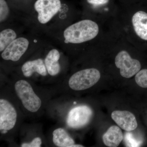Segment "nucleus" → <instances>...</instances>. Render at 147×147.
<instances>
[{
  "mask_svg": "<svg viewBox=\"0 0 147 147\" xmlns=\"http://www.w3.org/2000/svg\"><path fill=\"white\" fill-rule=\"evenodd\" d=\"M21 71L24 76L28 78L35 72L43 76H47L48 73L45 63L41 59L26 62L22 65Z\"/></svg>",
  "mask_w": 147,
  "mask_h": 147,
  "instance_id": "10",
  "label": "nucleus"
},
{
  "mask_svg": "<svg viewBox=\"0 0 147 147\" xmlns=\"http://www.w3.org/2000/svg\"><path fill=\"white\" fill-rule=\"evenodd\" d=\"M14 89L26 110L32 113H36L39 110L42 101L29 82L24 80H18L14 85Z\"/></svg>",
  "mask_w": 147,
  "mask_h": 147,
  "instance_id": "2",
  "label": "nucleus"
},
{
  "mask_svg": "<svg viewBox=\"0 0 147 147\" xmlns=\"http://www.w3.org/2000/svg\"><path fill=\"white\" fill-rule=\"evenodd\" d=\"M42 140L39 137L34 138L29 143H24L21 145L22 147H40L42 145Z\"/></svg>",
  "mask_w": 147,
  "mask_h": 147,
  "instance_id": "18",
  "label": "nucleus"
},
{
  "mask_svg": "<svg viewBox=\"0 0 147 147\" xmlns=\"http://www.w3.org/2000/svg\"><path fill=\"white\" fill-rule=\"evenodd\" d=\"M136 34L141 39L147 40V13L139 11L134 13L131 19Z\"/></svg>",
  "mask_w": 147,
  "mask_h": 147,
  "instance_id": "11",
  "label": "nucleus"
},
{
  "mask_svg": "<svg viewBox=\"0 0 147 147\" xmlns=\"http://www.w3.org/2000/svg\"><path fill=\"white\" fill-rule=\"evenodd\" d=\"M84 147V146L82 145H79V144H73L70 146L69 147Z\"/></svg>",
  "mask_w": 147,
  "mask_h": 147,
  "instance_id": "21",
  "label": "nucleus"
},
{
  "mask_svg": "<svg viewBox=\"0 0 147 147\" xmlns=\"http://www.w3.org/2000/svg\"><path fill=\"white\" fill-rule=\"evenodd\" d=\"M29 45L28 40L26 38H16L2 52L1 57L4 60L17 61L26 53Z\"/></svg>",
  "mask_w": 147,
  "mask_h": 147,
  "instance_id": "8",
  "label": "nucleus"
},
{
  "mask_svg": "<svg viewBox=\"0 0 147 147\" xmlns=\"http://www.w3.org/2000/svg\"><path fill=\"white\" fill-rule=\"evenodd\" d=\"M60 54L57 50H50L45 57L44 63L47 71L50 76H57L61 71V65L59 62Z\"/></svg>",
  "mask_w": 147,
  "mask_h": 147,
  "instance_id": "13",
  "label": "nucleus"
},
{
  "mask_svg": "<svg viewBox=\"0 0 147 147\" xmlns=\"http://www.w3.org/2000/svg\"><path fill=\"white\" fill-rule=\"evenodd\" d=\"M135 81L139 87L147 88V69L140 70L135 75Z\"/></svg>",
  "mask_w": 147,
  "mask_h": 147,
  "instance_id": "16",
  "label": "nucleus"
},
{
  "mask_svg": "<svg viewBox=\"0 0 147 147\" xmlns=\"http://www.w3.org/2000/svg\"><path fill=\"white\" fill-rule=\"evenodd\" d=\"M53 142L54 144L59 147H69L74 144L73 139L62 128L55 129L53 132Z\"/></svg>",
  "mask_w": 147,
  "mask_h": 147,
  "instance_id": "14",
  "label": "nucleus"
},
{
  "mask_svg": "<svg viewBox=\"0 0 147 147\" xmlns=\"http://www.w3.org/2000/svg\"><path fill=\"white\" fill-rule=\"evenodd\" d=\"M17 38L15 31L11 29L3 30L0 33V51L2 52L6 47Z\"/></svg>",
  "mask_w": 147,
  "mask_h": 147,
  "instance_id": "15",
  "label": "nucleus"
},
{
  "mask_svg": "<svg viewBox=\"0 0 147 147\" xmlns=\"http://www.w3.org/2000/svg\"><path fill=\"white\" fill-rule=\"evenodd\" d=\"M100 76V72L97 69H82L71 75L69 80V86L74 91L88 89L97 84Z\"/></svg>",
  "mask_w": 147,
  "mask_h": 147,
  "instance_id": "3",
  "label": "nucleus"
},
{
  "mask_svg": "<svg viewBox=\"0 0 147 147\" xmlns=\"http://www.w3.org/2000/svg\"><path fill=\"white\" fill-rule=\"evenodd\" d=\"M111 118L118 126L127 131L135 130L138 126L136 117L127 110H115L111 114Z\"/></svg>",
  "mask_w": 147,
  "mask_h": 147,
  "instance_id": "9",
  "label": "nucleus"
},
{
  "mask_svg": "<svg viewBox=\"0 0 147 147\" xmlns=\"http://www.w3.org/2000/svg\"><path fill=\"white\" fill-rule=\"evenodd\" d=\"M99 27L94 21L84 20L67 28L63 32L65 42L79 44L94 39L98 34Z\"/></svg>",
  "mask_w": 147,
  "mask_h": 147,
  "instance_id": "1",
  "label": "nucleus"
},
{
  "mask_svg": "<svg viewBox=\"0 0 147 147\" xmlns=\"http://www.w3.org/2000/svg\"><path fill=\"white\" fill-rule=\"evenodd\" d=\"M17 113L13 105L7 99H0V130L7 132L14 127L17 121Z\"/></svg>",
  "mask_w": 147,
  "mask_h": 147,
  "instance_id": "7",
  "label": "nucleus"
},
{
  "mask_svg": "<svg viewBox=\"0 0 147 147\" xmlns=\"http://www.w3.org/2000/svg\"><path fill=\"white\" fill-rule=\"evenodd\" d=\"M93 112L89 106L79 105L69 111L67 118V124L71 128H82L90 122Z\"/></svg>",
  "mask_w": 147,
  "mask_h": 147,
  "instance_id": "5",
  "label": "nucleus"
},
{
  "mask_svg": "<svg viewBox=\"0 0 147 147\" xmlns=\"http://www.w3.org/2000/svg\"><path fill=\"white\" fill-rule=\"evenodd\" d=\"M125 139V143L127 146H139V142H137V140L134 139L133 136H131V134L130 133H128L126 134Z\"/></svg>",
  "mask_w": 147,
  "mask_h": 147,
  "instance_id": "19",
  "label": "nucleus"
},
{
  "mask_svg": "<svg viewBox=\"0 0 147 147\" xmlns=\"http://www.w3.org/2000/svg\"><path fill=\"white\" fill-rule=\"evenodd\" d=\"M123 133L120 127L116 125H112L103 134L102 140L106 146L117 147L123 141Z\"/></svg>",
  "mask_w": 147,
  "mask_h": 147,
  "instance_id": "12",
  "label": "nucleus"
},
{
  "mask_svg": "<svg viewBox=\"0 0 147 147\" xmlns=\"http://www.w3.org/2000/svg\"><path fill=\"white\" fill-rule=\"evenodd\" d=\"M9 14V9L5 0H0V22L5 21Z\"/></svg>",
  "mask_w": 147,
  "mask_h": 147,
  "instance_id": "17",
  "label": "nucleus"
},
{
  "mask_svg": "<svg viewBox=\"0 0 147 147\" xmlns=\"http://www.w3.org/2000/svg\"><path fill=\"white\" fill-rule=\"evenodd\" d=\"M116 67L120 69L121 76L126 79L133 77L140 70L142 65L138 60L132 59L128 52L122 50L115 59Z\"/></svg>",
  "mask_w": 147,
  "mask_h": 147,
  "instance_id": "4",
  "label": "nucleus"
},
{
  "mask_svg": "<svg viewBox=\"0 0 147 147\" xmlns=\"http://www.w3.org/2000/svg\"><path fill=\"white\" fill-rule=\"evenodd\" d=\"M88 3L94 6L103 5L109 2L110 0H87Z\"/></svg>",
  "mask_w": 147,
  "mask_h": 147,
  "instance_id": "20",
  "label": "nucleus"
},
{
  "mask_svg": "<svg viewBox=\"0 0 147 147\" xmlns=\"http://www.w3.org/2000/svg\"><path fill=\"white\" fill-rule=\"evenodd\" d=\"M61 6L60 0H37L34 7L38 22L47 24L59 12Z\"/></svg>",
  "mask_w": 147,
  "mask_h": 147,
  "instance_id": "6",
  "label": "nucleus"
}]
</instances>
